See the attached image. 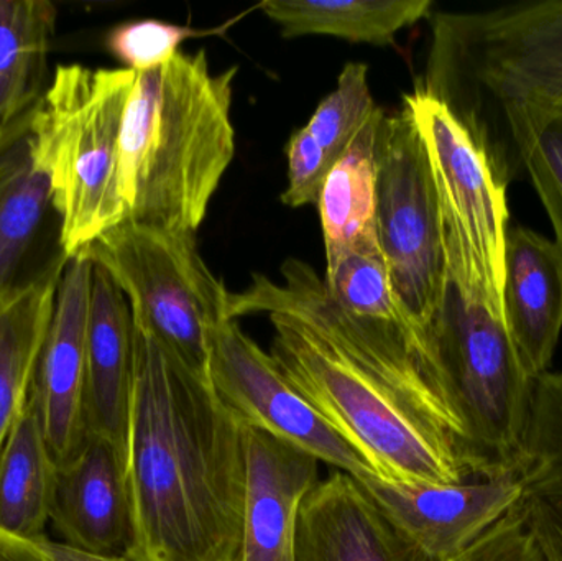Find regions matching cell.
I'll return each mask as SVG.
<instances>
[{
  "mask_svg": "<svg viewBox=\"0 0 562 561\" xmlns=\"http://www.w3.org/2000/svg\"><path fill=\"white\" fill-rule=\"evenodd\" d=\"M247 425L135 328L127 478L135 561H239Z\"/></svg>",
  "mask_w": 562,
  "mask_h": 561,
  "instance_id": "cell-1",
  "label": "cell"
},
{
  "mask_svg": "<svg viewBox=\"0 0 562 561\" xmlns=\"http://www.w3.org/2000/svg\"><path fill=\"white\" fill-rule=\"evenodd\" d=\"M237 68L213 75L204 52H178L135 75L119 138L127 220L196 233L236 152L231 105Z\"/></svg>",
  "mask_w": 562,
  "mask_h": 561,
  "instance_id": "cell-2",
  "label": "cell"
},
{
  "mask_svg": "<svg viewBox=\"0 0 562 561\" xmlns=\"http://www.w3.org/2000/svg\"><path fill=\"white\" fill-rule=\"evenodd\" d=\"M422 89L451 108L491 160L512 117L562 94V0L436 15Z\"/></svg>",
  "mask_w": 562,
  "mask_h": 561,
  "instance_id": "cell-3",
  "label": "cell"
},
{
  "mask_svg": "<svg viewBox=\"0 0 562 561\" xmlns=\"http://www.w3.org/2000/svg\"><path fill=\"white\" fill-rule=\"evenodd\" d=\"M267 316L273 326L270 355L281 371L380 478L409 484L477 478L448 434L326 336L288 313Z\"/></svg>",
  "mask_w": 562,
  "mask_h": 561,
  "instance_id": "cell-4",
  "label": "cell"
},
{
  "mask_svg": "<svg viewBox=\"0 0 562 561\" xmlns=\"http://www.w3.org/2000/svg\"><path fill=\"white\" fill-rule=\"evenodd\" d=\"M137 72L59 65L30 111L26 154L48 181L59 253L81 256L127 220L119 193V138Z\"/></svg>",
  "mask_w": 562,
  "mask_h": 561,
  "instance_id": "cell-5",
  "label": "cell"
},
{
  "mask_svg": "<svg viewBox=\"0 0 562 561\" xmlns=\"http://www.w3.org/2000/svg\"><path fill=\"white\" fill-rule=\"evenodd\" d=\"M423 356L452 437L475 476L520 473L535 381L504 322L448 285L445 305L425 332Z\"/></svg>",
  "mask_w": 562,
  "mask_h": 561,
  "instance_id": "cell-6",
  "label": "cell"
},
{
  "mask_svg": "<svg viewBox=\"0 0 562 561\" xmlns=\"http://www.w3.org/2000/svg\"><path fill=\"white\" fill-rule=\"evenodd\" d=\"M78 257L117 283L138 332L210 378L211 348L217 328L229 319L231 292L204 262L194 234L125 220Z\"/></svg>",
  "mask_w": 562,
  "mask_h": 561,
  "instance_id": "cell-7",
  "label": "cell"
},
{
  "mask_svg": "<svg viewBox=\"0 0 562 561\" xmlns=\"http://www.w3.org/2000/svg\"><path fill=\"white\" fill-rule=\"evenodd\" d=\"M425 142L438 193L449 285L504 322L507 184L448 104L425 89L403 98Z\"/></svg>",
  "mask_w": 562,
  "mask_h": 561,
  "instance_id": "cell-8",
  "label": "cell"
},
{
  "mask_svg": "<svg viewBox=\"0 0 562 561\" xmlns=\"http://www.w3.org/2000/svg\"><path fill=\"white\" fill-rule=\"evenodd\" d=\"M376 236L403 312L426 332L445 305L448 267L431 164L405 105L383 114L376 134Z\"/></svg>",
  "mask_w": 562,
  "mask_h": 561,
  "instance_id": "cell-9",
  "label": "cell"
},
{
  "mask_svg": "<svg viewBox=\"0 0 562 561\" xmlns=\"http://www.w3.org/2000/svg\"><path fill=\"white\" fill-rule=\"evenodd\" d=\"M210 379L224 404L247 425L293 445L356 480L379 476L372 464L291 384L270 352L237 319L217 328Z\"/></svg>",
  "mask_w": 562,
  "mask_h": 561,
  "instance_id": "cell-10",
  "label": "cell"
},
{
  "mask_svg": "<svg viewBox=\"0 0 562 561\" xmlns=\"http://www.w3.org/2000/svg\"><path fill=\"white\" fill-rule=\"evenodd\" d=\"M357 481L423 561H446L464 552L527 496L517 471L454 484L380 476Z\"/></svg>",
  "mask_w": 562,
  "mask_h": 561,
  "instance_id": "cell-11",
  "label": "cell"
},
{
  "mask_svg": "<svg viewBox=\"0 0 562 561\" xmlns=\"http://www.w3.org/2000/svg\"><path fill=\"white\" fill-rule=\"evenodd\" d=\"M91 283L92 262L82 257L66 262L33 382V405L56 467L68 461L88 435L86 338Z\"/></svg>",
  "mask_w": 562,
  "mask_h": 561,
  "instance_id": "cell-12",
  "label": "cell"
},
{
  "mask_svg": "<svg viewBox=\"0 0 562 561\" xmlns=\"http://www.w3.org/2000/svg\"><path fill=\"white\" fill-rule=\"evenodd\" d=\"M49 524L61 542L101 556L128 557L134 513L125 453L88 434L85 444L56 470Z\"/></svg>",
  "mask_w": 562,
  "mask_h": 561,
  "instance_id": "cell-13",
  "label": "cell"
},
{
  "mask_svg": "<svg viewBox=\"0 0 562 561\" xmlns=\"http://www.w3.org/2000/svg\"><path fill=\"white\" fill-rule=\"evenodd\" d=\"M321 461L257 428H246V486L239 561H294L297 517L319 483Z\"/></svg>",
  "mask_w": 562,
  "mask_h": 561,
  "instance_id": "cell-14",
  "label": "cell"
},
{
  "mask_svg": "<svg viewBox=\"0 0 562 561\" xmlns=\"http://www.w3.org/2000/svg\"><path fill=\"white\" fill-rule=\"evenodd\" d=\"M294 561H423L359 481L334 470L297 517Z\"/></svg>",
  "mask_w": 562,
  "mask_h": 561,
  "instance_id": "cell-15",
  "label": "cell"
},
{
  "mask_svg": "<svg viewBox=\"0 0 562 561\" xmlns=\"http://www.w3.org/2000/svg\"><path fill=\"white\" fill-rule=\"evenodd\" d=\"M502 306L512 345L537 381L550 371L562 332V253L554 240L510 226Z\"/></svg>",
  "mask_w": 562,
  "mask_h": 561,
  "instance_id": "cell-16",
  "label": "cell"
},
{
  "mask_svg": "<svg viewBox=\"0 0 562 561\" xmlns=\"http://www.w3.org/2000/svg\"><path fill=\"white\" fill-rule=\"evenodd\" d=\"M135 378V325L117 283L92 263L86 338V430L127 451Z\"/></svg>",
  "mask_w": 562,
  "mask_h": 561,
  "instance_id": "cell-17",
  "label": "cell"
},
{
  "mask_svg": "<svg viewBox=\"0 0 562 561\" xmlns=\"http://www.w3.org/2000/svg\"><path fill=\"white\" fill-rule=\"evenodd\" d=\"M66 262L58 253L0 293V451L32 399Z\"/></svg>",
  "mask_w": 562,
  "mask_h": 561,
  "instance_id": "cell-18",
  "label": "cell"
},
{
  "mask_svg": "<svg viewBox=\"0 0 562 561\" xmlns=\"http://www.w3.org/2000/svg\"><path fill=\"white\" fill-rule=\"evenodd\" d=\"M383 109L333 165L317 198L326 260L380 249L376 236V134Z\"/></svg>",
  "mask_w": 562,
  "mask_h": 561,
  "instance_id": "cell-19",
  "label": "cell"
},
{
  "mask_svg": "<svg viewBox=\"0 0 562 561\" xmlns=\"http://www.w3.org/2000/svg\"><path fill=\"white\" fill-rule=\"evenodd\" d=\"M56 470L30 399L0 451V532L23 540L45 536L52 519Z\"/></svg>",
  "mask_w": 562,
  "mask_h": 561,
  "instance_id": "cell-20",
  "label": "cell"
},
{
  "mask_svg": "<svg viewBox=\"0 0 562 561\" xmlns=\"http://www.w3.org/2000/svg\"><path fill=\"white\" fill-rule=\"evenodd\" d=\"M260 10L279 23L284 38L330 35L352 43L386 46L396 33L431 10L429 0H266Z\"/></svg>",
  "mask_w": 562,
  "mask_h": 561,
  "instance_id": "cell-21",
  "label": "cell"
},
{
  "mask_svg": "<svg viewBox=\"0 0 562 561\" xmlns=\"http://www.w3.org/2000/svg\"><path fill=\"white\" fill-rule=\"evenodd\" d=\"M55 20V7L45 0H0V128L38 102Z\"/></svg>",
  "mask_w": 562,
  "mask_h": 561,
  "instance_id": "cell-22",
  "label": "cell"
},
{
  "mask_svg": "<svg viewBox=\"0 0 562 561\" xmlns=\"http://www.w3.org/2000/svg\"><path fill=\"white\" fill-rule=\"evenodd\" d=\"M492 167L507 187L527 171L562 253V111L541 109L512 117L502 132Z\"/></svg>",
  "mask_w": 562,
  "mask_h": 561,
  "instance_id": "cell-23",
  "label": "cell"
},
{
  "mask_svg": "<svg viewBox=\"0 0 562 561\" xmlns=\"http://www.w3.org/2000/svg\"><path fill=\"white\" fill-rule=\"evenodd\" d=\"M48 206V181L30 161L23 138L0 175V293L16 282Z\"/></svg>",
  "mask_w": 562,
  "mask_h": 561,
  "instance_id": "cell-24",
  "label": "cell"
},
{
  "mask_svg": "<svg viewBox=\"0 0 562 561\" xmlns=\"http://www.w3.org/2000/svg\"><path fill=\"white\" fill-rule=\"evenodd\" d=\"M323 280L330 299L349 315L419 329L403 312L393 292L382 249L350 250L326 260Z\"/></svg>",
  "mask_w": 562,
  "mask_h": 561,
  "instance_id": "cell-25",
  "label": "cell"
},
{
  "mask_svg": "<svg viewBox=\"0 0 562 561\" xmlns=\"http://www.w3.org/2000/svg\"><path fill=\"white\" fill-rule=\"evenodd\" d=\"M520 476L527 496L562 501V371L535 381Z\"/></svg>",
  "mask_w": 562,
  "mask_h": 561,
  "instance_id": "cell-26",
  "label": "cell"
},
{
  "mask_svg": "<svg viewBox=\"0 0 562 561\" xmlns=\"http://www.w3.org/2000/svg\"><path fill=\"white\" fill-rule=\"evenodd\" d=\"M369 68L363 63H347L337 78V86L321 101L304 127L324 148L330 164H336L353 138L379 114L370 92Z\"/></svg>",
  "mask_w": 562,
  "mask_h": 561,
  "instance_id": "cell-27",
  "label": "cell"
},
{
  "mask_svg": "<svg viewBox=\"0 0 562 561\" xmlns=\"http://www.w3.org/2000/svg\"><path fill=\"white\" fill-rule=\"evenodd\" d=\"M224 29L227 26L196 30L161 20H137L115 26L108 35V48L125 68L135 72L150 71L167 65L188 38L214 35Z\"/></svg>",
  "mask_w": 562,
  "mask_h": 561,
  "instance_id": "cell-28",
  "label": "cell"
},
{
  "mask_svg": "<svg viewBox=\"0 0 562 561\" xmlns=\"http://www.w3.org/2000/svg\"><path fill=\"white\" fill-rule=\"evenodd\" d=\"M288 187L281 194L286 206L317 203L333 164L306 127L291 135L286 145Z\"/></svg>",
  "mask_w": 562,
  "mask_h": 561,
  "instance_id": "cell-29",
  "label": "cell"
},
{
  "mask_svg": "<svg viewBox=\"0 0 562 561\" xmlns=\"http://www.w3.org/2000/svg\"><path fill=\"white\" fill-rule=\"evenodd\" d=\"M446 561H544V557L520 504L464 552Z\"/></svg>",
  "mask_w": 562,
  "mask_h": 561,
  "instance_id": "cell-30",
  "label": "cell"
},
{
  "mask_svg": "<svg viewBox=\"0 0 562 561\" xmlns=\"http://www.w3.org/2000/svg\"><path fill=\"white\" fill-rule=\"evenodd\" d=\"M521 509L544 561H562V501L525 496Z\"/></svg>",
  "mask_w": 562,
  "mask_h": 561,
  "instance_id": "cell-31",
  "label": "cell"
},
{
  "mask_svg": "<svg viewBox=\"0 0 562 561\" xmlns=\"http://www.w3.org/2000/svg\"><path fill=\"white\" fill-rule=\"evenodd\" d=\"M45 561H135L131 557L101 556V553L88 552L78 547L68 546L61 540H53L42 536L26 540Z\"/></svg>",
  "mask_w": 562,
  "mask_h": 561,
  "instance_id": "cell-32",
  "label": "cell"
},
{
  "mask_svg": "<svg viewBox=\"0 0 562 561\" xmlns=\"http://www.w3.org/2000/svg\"><path fill=\"white\" fill-rule=\"evenodd\" d=\"M0 561H45L26 540L0 532Z\"/></svg>",
  "mask_w": 562,
  "mask_h": 561,
  "instance_id": "cell-33",
  "label": "cell"
},
{
  "mask_svg": "<svg viewBox=\"0 0 562 561\" xmlns=\"http://www.w3.org/2000/svg\"><path fill=\"white\" fill-rule=\"evenodd\" d=\"M16 138H19V132H16L15 125H10V127L0 128V173H2L3 168H5V161H3V155L13 147Z\"/></svg>",
  "mask_w": 562,
  "mask_h": 561,
  "instance_id": "cell-34",
  "label": "cell"
},
{
  "mask_svg": "<svg viewBox=\"0 0 562 561\" xmlns=\"http://www.w3.org/2000/svg\"><path fill=\"white\" fill-rule=\"evenodd\" d=\"M547 109H558V111H562V94L561 96H558L557 99H554V102L553 104L551 105H548ZM541 111V109H540ZM528 112V111H527Z\"/></svg>",
  "mask_w": 562,
  "mask_h": 561,
  "instance_id": "cell-35",
  "label": "cell"
},
{
  "mask_svg": "<svg viewBox=\"0 0 562 561\" xmlns=\"http://www.w3.org/2000/svg\"><path fill=\"white\" fill-rule=\"evenodd\" d=\"M7 167H9V165H7ZM3 171H5V170H3ZM3 171H2V173H3ZM2 173H0V175H2Z\"/></svg>",
  "mask_w": 562,
  "mask_h": 561,
  "instance_id": "cell-36",
  "label": "cell"
}]
</instances>
